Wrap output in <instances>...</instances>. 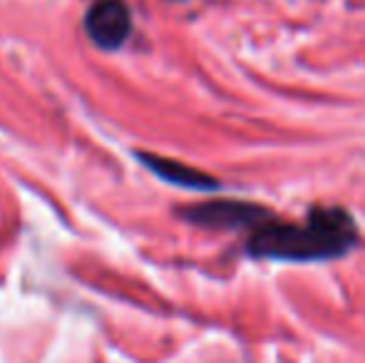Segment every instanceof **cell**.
I'll return each instance as SVG.
<instances>
[{
	"label": "cell",
	"instance_id": "cell-1",
	"mask_svg": "<svg viewBox=\"0 0 365 363\" xmlns=\"http://www.w3.org/2000/svg\"><path fill=\"white\" fill-rule=\"evenodd\" d=\"M358 224L348 209L338 204H313L303 222L266 219L249 232L246 254L271 262H333L358 247Z\"/></svg>",
	"mask_w": 365,
	"mask_h": 363
},
{
	"label": "cell",
	"instance_id": "cell-2",
	"mask_svg": "<svg viewBox=\"0 0 365 363\" xmlns=\"http://www.w3.org/2000/svg\"><path fill=\"white\" fill-rule=\"evenodd\" d=\"M189 224L204 229H221V232H254L259 224L274 217V212L261 204L244 202V199H217V202H202L194 207L182 209Z\"/></svg>",
	"mask_w": 365,
	"mask_h": 363
},
{
	"label": "cell",
	"instance_id": "cell-3",
	"mask_svg": "<svg viewBox=\"0 0 365 363\" xmlns=\"http://www.w3.org/2000/svg\"><path fill=\"white\" fill-rule=\"evenodd\" d=\"M87 38L102 50H120L132 35V13L125 0H97L85 15Z\"/></svg>",
	"mask_w": 365,
	"mask_h": 363
},
{
	"label": "cell",
	"instance_id": "cell-4",
	"mask_svg": "<svg viewBox=\"0 0 365 363\" xmlns=\"http://www.w3.org/2000/svg\"><path fill=\"white\" fill-rule=\"evenodd\" d=\"M137 157L145 162L147 170H152L159 180L174 184V187L194 189V192H214V189L221 187L219 180H214L212 175H207L202 170H194L189 165H182V162L164 160V157L147 155V152H137Z\"/></svg>",
	"mask_w": 365,
	"mask_h": 363
},
{
	"label": "cell",
	"instance_id": "cell-5",
	"mask_svg": "<svg viewBox=\"0 0 365 363\" xmlns=\"http://www.w3.org/2000/svg\"><path fill=\"white\" fill-rule=\"evenodd\" d=\"M169 3H179V0H169Z\"/></svg>",
	"mask_w": 365,
	"mask_h": 363
}]
</instances>
